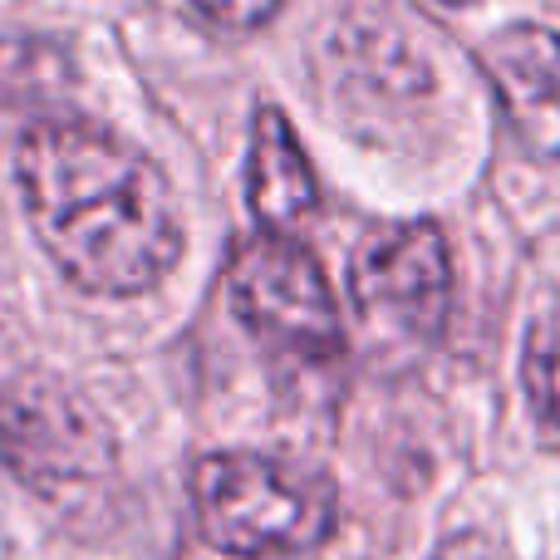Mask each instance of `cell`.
<instances>
[{
	"label": "cell",
	"instance_id": "cell-1",
	"mask_svg": "<svg viewBox=\"0 0 560 560\" xmlns=\"http://www.w3.org/2000/svg\"><path fill=\"white\" fill-rule=\"evenodd\" d=\"M15 177L45 256L89 295H143L183 256L167 177L153 158L89 118H39Z\"/></svg>",
	"mask_w": 560,
	"mask_h": 560
},
{
	"label": "cell",
	"instance_id": "cell-2",
	"mask_svg": "<svg viewBox=\"0 0 560 560\" xmlns=\"http://www.w3.org/2000/svg\"><path fill=\"white\" fill-rule=\"evenodd\" d=\"M202 541L222 556L266 560L315 551L335 532V482L271 453H212L192 467Z\"/></svg>",
	"mask_w": 560,
	"mask_h": 560
},
{
	"label": "cell",
	"instance_id": "cell-3",
	"mask_svg": "<svg viewBox=\"0 0 560 560\" xmlns=\"http://www.w3.org/2000/svg\"><path fill=\"white\" fill-rule=\"evenodd\" d=\"M226 300L266 349L290 359H335L345 349L335 290L319 261L280 232L252 236L226 266Z\"/></svg>",
	"mask_w": 560,
	"mask_h": 560
},
{
	"label": "cell",
	"instance_id": "cell-4",
	"mask_svg": "<svg viewBox=\"0 0 560 560\" xmlns=\"http://www.w3.org/2000/svg\"><path fill=\"white\" fill-rule=\"evenodd\" d=\"M0 457L35 492L84 487L114 467L108 423L59 378H20L0 394Z\"/></svg>",
	"mask_w": 560,
	"mask_h": 560
},
{
	"label": "cell",
	"instance_id": "cell-5",
	"mask_svg": "<svg viewBox=\"0 0 560 560\" xmlns=\"http://www.w3.org/2000/svg\"><path fill=\"white\" fill-rule=\"evenodd\" d=\"M349 285L369 319H388L418 339H433L453 300V261L443 232L433 222H408L374 236L354 256Z\"/></svg>",
	"mask_w": 560,
	"mask_h": 560
},
{
	"label": "cell",
	"instance_id": "cell-6",
	"mask_svg": "<svg viewBox=\"0 0 560 560\" xmlns=\"http://www.w3.org/2000/svg\"><path fill=\"white\" fill-rule=\"evenodd\" d=\"M482 69L502 98L506 128L536 158H560V35L506 25L482 45Z\"/></svg>",
	"mask_w": 560,
	"mask_h": 560
},
{
	"label": "cell",
	"instance_id": "cell-7",
	"mask_svg": "<svg viewBox=\"0 0 560 560\" xmlns=\"http://www.w3.org/2000/svg\"><path fill=\"white\" fill-rule=\"evenodd\" d=\"M246 197L266 232L290 236L319 207V177L300 148L295 128L280 108H261L252 124V167H246Z\"/></svg>",
	"mask_w": 560,
	"mask_h": 560
},
{
	"label": "cell",
	"instance_id": "cell-8",
	"mask_svg": "<svg viewBox=\"0 0 560 560\" xmlns=\"http://www.w3.org/2000/svg\"><path fill=\"white\" fill-rule=\"evenodd\" d=\"M522 384L536 418L546 428H560V310H546L532 325V335H526Z\"/></svg>",
	"mask_w": 560,
	"mask_h": 560
},
{
	"label": "cell",
	"instance_id": "cell-9",
	"mask_svg": "<svg viewBox=\"0 0 560 560\" xmlns=\"http://www.w3.org/2000/svg\"><path fill=\"white\" fill-rule=\"evenodd\" d=\"M69 84V65L55 45H39V39H15V45H0V104H15L20 89H49Z\"/></svg>",
	"mask_w": 560,
	"mask_h": 560
},
{
	"label": "cell",
	"instance_id": "cell-10",
	"mask_svg": "<svg viewBox=\"0 0 560 560\" xmlns=\"http://www.w3.org/2000/svg\"><path fill=\"white\" fill-rule=\"evenodd\" d=\"M192 5L202 10L207 20L226 25V30H256L276 15L280 0H192Z\"/></svg>",
	"mask_w": 560,
	"mask_h": 560
},
{
	"label": "cell",
	"instance_id": "cell-11",
	"mask_svg": "<svg viewBox=\"0 0 560 560\" xmlns=\"http://www.w3.org/2000/svg\"><path fill=\"white\" fill-rule=\"evenodd\" d=\"M433 560H506V551L482 532H457V536H447V541L438 546Z\"/></svg>",
	"mask_w": 560,
	"mask_h": 560
}]
</instances>
